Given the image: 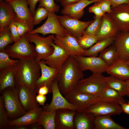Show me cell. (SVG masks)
Instances as JSON below:
<instances>
[{"mask_svg":"<svg viewBox=\"0 0 129 129\" xmlns=\"http://www.w3.org/2000/svg\"><path fill=\"white\" fill-rule=\"evenodd\" d=\"M51 45L54 49L53 53L41 60L49 66L60 69L70 55L63 49L54 43Z\"/></svg>","mask_w":129,"mask_h":129,"instance_id":"obj_18","label":"cell"},{"mask_svg":"<svg viewBox=\"0 0 129 129\" xmlns=\"http://www.w3.org/2000/svg\"><path fill=\"white\" fill-rule=\"evenodd\" d=\"M38 62L41 68V75L36 82L35 88L38 90L46 85L48 88L49 93L52 92V84L56 78L59 69L49 66L42 60Z\"/></svg>","mask_w":129,"mask_h":129,"instance_id":"obj_17","label":"cell"},{"mask_svg":"<svg viewBox=\"0 0 129 129\" xmlns=\"http://www.w3.org/2000/svg\"><path fill=\"white\" fill-rule=\"evenodd\" d=\"M109 14L119 32H129V4L112 8Z\"/></svg>","mask_w":129,"mask_h":129,"instance_id":"obj_15","label":"cell"},{"mask_svg":"<svg viewBox=\"0 0 129 129\" xmlns=\"http://www.w3.org/2000/svg\"><path fill=\"white\" fill-rule=\"evenodd\" d=\"M128 103L129 104V101L128 102Z\"/></svg>","mask_w":129,"mask_h":129,"instance_id":"obj_56","label":"cell"},{"mask_svg":"<svg viewBox=\"0 0 129 129\" xmlns=\"http://www.w3.org/2000/svg\"><path fill=\"white\" fill-rule=\"evenodd\" d=\"M10 120L4 105L2 96H0V129H10Z\"/></svg>","mask_w":129,"mask_h":129,"instance_id":"obj_35","label":"cell"},{"mask_svg":"<svg viewBox=\"0 0 129 129\" xmlns=\"http://www.w3.org/2000/svg\"><path fill=\"white\" fill-rule=\"evenodd\" d=\"M77 38L80 45L85 50L90 48L100 40L96 36L89 34H83Z\"/></svg>","mask_w":129,"mask_h":129,"instance_id":"obj_34","label":"cell"},{"mask_svg":"<svg viewBox=\"0 0 129 129\" xmlns=\"http://www.w3.org/2000/svg\"><path fill=\"white\" fill-rule=\"evenodd\" d=\"M97 3L105 14H110L111 12L112 5L109 1L106 0H102L97 2Z\"/></svg>","mask_w":129,"mask_h":129,"instance_id":"obj_44","label":"cell"},{"mask_svg":"<svg viewBox=\"0 0 129 129\" xmlns=\"http://www.w3.org/2000/svg\"><path fill=\"white\" fill-rule=\"evenodd\" d=\"M17 21L16 15L11 3L0 0V31L8 27L12 22Z\"/></svg>","mask_w":129,"mask_h":129,"instance_id":"obj_20","label":"cell"},{"mask_svg":"<svg viewBox=\"0 0 129 129\" xmlns=\"http://www.w3.org/2000/svg\"><path fill=\"white\" fill-rule=\"evenodd\" d=\"M2 51L13 59L35 60L37 57L35 46L29 42L25 35L12 45H8Z\"/></svg>","mask_w":129,"mask_h":129,"instance_id":"obj_3","label":"cell"},{"mask_svg":"<svg viewBox=\"0 0 129 129\" xmlns=\"http://www.w3.org/2000/svg\"><path fill=\"white\" fill-rule=\"evenodd\" d=\"M13 42L9 27L0 31V51H3L8 45Z\"/></svg>","mask_w":129,"mask_h":129,"instance_id":"obj_36","label":"cell"},{"mask_svg":"<svg viewBox=\"0 0 129 129\" xmlns=\"http://www.w3.org/2000/svg\"><path fill=\"white\" fill-rule=\"evenodd\" d=\"M61 24L69 33L77 38L83 35L88 26L93 20L82 21L67 15L58 16Z\"/></svg>","mask_w":129,"mask_h":129,"instance_id":"obj_11","label":"cell"},{"mask_svg":"<svg viewBox=\"0 0 129 129\" xmlns=\"http://www.w3.org/2000/svg\"><path fill=\"white\" fill-rule=\"evenodd\" d=\"M13 69L15 87L25 85L35 88L36 82L41 75L38 62L35 60H19Z\"/></svg>","mask_w":129,"mask_h":129,"instance_id":"obj_2","label":"cell"},{"mask_svg":"<svg viewBox=\"0 0 129 129\" xmlns=\"http://www.w3.org/2000/svg\"><path fill=\"white\" fill-rule=\"evenodd\" d=\"M56 112V111H42L40 113L37 123L42 125L44 129H55Z\"/></svg>","mask_w":129,"mask_h":129,"instance_id":"obj_32","label":"cell"},{"mask_svg":"<svg viewBox=\"0 0 129 129\" xmlns=\"http://www.w3.org/2000/svg\"><path fill=\"white\" fill-rule=\"evenodd\" d=\"M52 97L51 101L49 104H46L43 106V110L49 111L64 109L77 110L75 107L69 103L61 93L56 79L52 84Z\"/></svg>","mask_w":129,"mask_h":129,"instance_id":"obj_12","label":"cell"},{"mask_svg":"<svg viewBox=\"0 0 129 129\" xmlns=\"http://www.w3.org/2000/svg\"><path fill=\"white\" fill-rule=\"evenodd\" d=\"M47 99L46 96L38 94L36 97V101L39 105L43 106Z\"/></svg>","mask_w":129,"mask_h":129,"instance_id":"obj_47","label":"cell"},{"mask_svg":"<svg viewBox=\"0 0 129 129\" xmlns=\"http://www.w3.org/2000/svg\"><path fill=\"white\" fill-rule=\"evenodd\" d=\"M15 23L18 32L21 37L31 31L30 29L25 25L18 22H15Z\"/></svg>","mask_w":129,"mask_h":129,"instance_id":"obj_43","label":"cell"},{"mask_svg":"<svg viewBox=\"0 0 129 129\" xmlns=\"http://www.w3.org/2000/svg\"><path fill=\"white\" fill-rule=\"evenodd\" d=\"M25 35L30 43H33L35 45L36 61H41L53 53L54 49L51 44L54 43L55 36L54 34H50L45 37L40 36L38 33H27Z\"/></svg>","mask_w":129,"mask_h":129,"instance_id":"obj_6","label":"cell"},{"mask_svg":"<svg viewBox=\"0 0 129 129\" xmlns=\"http://www.w3.org/2000/svg\"><path fill=\"white\" fill-rule=\"evenodd\" d=\"M81 0H60L62 6L63 7L65 6L76 2Z\"/></svg>","mask_w":129,"mask_h":129,"instance_id":"obj_49","label":"cell"},{"mask_svg":"<svg viewBox=\"0 0 129 129\" xmlns=\"http://www.w3.org/2000/svg\"><path fill=\"white\" fill-rule=\"evenodd\" d=\"M106 72L110 75L122 80H129V65L127 61L117 59L108 66Z\"/></svg>","mask_w":129,"mask_h":129,"instance_id":"obj_23","label":"cell"},{"mask_svg":"<svg viewBox=\"0 0 129 129\" xmlns=\"http://www.w3.org/2000/svg\"><path fill=\"white\" fill-rule=\"evenodd\" d=\"M84 75L74 57L70 56L59 69L56 79L59 90L63 96L75 89Z\"/></svg>","mask_w":129,"mask_h":129,"instance_id":"obj_1","label":"cell"},{"mask_svg":"<svg viewBox=\"0 0 129 129\" xmlns=\"http://www.w3.org/2000/svg\"><path fill=\"white\" fill-rule=\"evenodd\" d=\"M88 11L90 13H93L95 16L97 17H102L105 14L101 10L97 2L94 3L93 5L90 7Z\"/></svg>","mask_w":129,"mask_h":129,"instance_id":"obj_42","label":"cell"},{"mask_svg":"<svg viewBox=\"0 0 129 129\" xmlns=\"http://www.w3.org/2000/svg\"><path fill=\"white\" fill-rule=\"evenodd\" d=\"M39 7H43L49 12H58L60 7L54 2V0H40Z\"/></svg>","mask_w":129,"mask_h":129,"instance_id":"obj_40","label":"cell"},{"mask_svg":"<svg viewBox=\"0 0 129 129\" xmlns=\"http://www.w3.org/2000/svg\"><path fill=\"white\" fill-rule=\"evenodd\" d=\"M95 129H126L115 122L110 116L95 117Z\"/></svg>","mask_w":129,"mask_h":129,"instance_id":"obj_30","label":"cell"},{"mask_svg":"<svg viewBox=\"0 0 129 129\" xmlns=\"http://www.w3.org/2000/svg\"><path fill=\"white\" fill-rule=\"evenodd\" d=\"M129 87V80L125 81Z\"/></svg>","mask_w":129,"mask_h":129,"instance_id":"obj_53","label":"cell"},{"mask_svg":"<svg viewBox=\"0 0 129 129\" xmlns=\"http://www.w3.org/2000/svg\"><path fill=\"white\" fill-rule=\"evenodd\" d=\"M94 20L88 26L83 34H89L96 36L101 24L102 17H94Z\"/></svg>","mask_w":129,"mask_h":129,"instance_id":"obj_38","label":"cell"},{"mask_svg":"<svg viewBox=\"0 0 129 129\" xmlns=\"http://www.w3.org/2000/svg\"><path fill=\"white\" fill-rule=\"evenodd\" d=\"M13 68L12 67L0 70V93L7 88L15 87Z\"/></svg>","mask_w":129,"mask_h":129,"instance_id":"obj_28","label":"cell"},{"mask_svg":"<svg viewBox=\"0 0 129 129\" xmlns=\"http://www.w3.org/2000/svg\"><path fill=\"white\" fill-rule=\"evenodd\" d=\"M109 1L112 5L111 7H115L119 5L125 4H129V0H102Z\"/></svg>","mask_w":129,"mask_h":129,"instance_id":"obj_46","label":"cell"},{"mask_svg":"<svg viewBox=\"0 0 129 129\" xmlns=\"http://www.w3.org/2000/svg\"><path fill=\"white\" fill-rule=\"evenodd\" d=\"M11 4L17 16L18 22L28 27L31 31L33 29V16L28 7L27 0H4Z\"/></svg>","mask_w":129,"mask_h":129,"instance_id":"obj_16","label":"cell"},{"mask_svg":"<svg viewBox=\"0 0 129 129\" xmlns=\"http://www.w3.org/2000/svg\"><path fill=\"white\" fill-rule=\"evenodd\" d=\"M115 37L100 39L90 48L86 50L84 56H97L99 54L113 43Z\"/></svg>","mask_w":129,"mask_h":129,"instance_id":"obj_31","label":"cell"},{"mask_svg":"<svg viewBox=\"0 0 129 129\" xmlns=\"http://www.w3.org/2000/svg\"><path fill=\"white\" fill-rule=\"evenodd\" d=\"M99 56L109 66L111 65L118 59L117 51L114 44L100 53Z\"/></svg>","mask_w":129,"mask_h":129,"instance_id":"obj_33","label":"cell"},{"mask_svg":"<svg viewBox=\"0 0 129 129\" xmlns=\"http://www.w3.org/2000/svg\"><path fill=\"white\" fill-rule=\"evenodd\" d=\"M121 107L123 112L129 115V104L126 102H121L119 104Z\"/></svg>","mask_w":129,"mask_h":129,"instance_id":"obj_50","label":"cell"},{"mask_svg":"<svg viewBox=\"0 0 129 129\" xmlns=\"http://www.w3.org/2000/svg\"><path fill=\"white\" fill-rule=\"evenodd\" d=\"M16 87L20 103L26 113L39 107L36 100L38 90L25 85Z\"/></svg>","mask_w":129,"mask_h":129,"instance_id":"obj_14","label":"cell"},{"mask_svg":"<svg viewBox=\"0 0 129 129\" xmlns=\"http://www.w3.org/2000/svg\"><path fill=\"white\" fill-rule=\"evenodd\" d=\"M64 97L75 107L77 112L85 111L90 105L98 101L97 97L81 92L75 89L70 91Z\"/></svg>","mask_w":129,"mask_h":129,"instance_id":"obj_10","label":"cell"},{"mask_svg":"<svg viewBox=\"0 0 129 129\" xmlns=\"http://www.w3.org/2000/svg\"><path fill=\"white\" fill-rule=\"evenodd\" d=\"M9 28L10 34L14 43L17 42L21 38L18 32L15 22L13 21L9 25Z\"/></svg>","mask_w":129,"mask_h":129,"instance_id":"obj_41","label":"cell"},{"mask_svg":"<svg viewBox=\"0 0 129 129\" xmlns=\"http://www.w3.org/2000/svg\"><path fill=\"white\" fill-rule=\"evenodd\" d=\"M28 129H43V127L41 125L38 124L37 123H32L28 125Z\"/></svg>","mask_w":129,"mask_h":129,"instance_id":"obj_51","label":"cell"},{"mask_svg":"<svg viewBox=\"0 0 129 129\" xmlns=\"http://www.w3.org/2000/svg\"><path fill=\"white\" fill-rule=\"evenodd\" d=\"M19 60L11 59L9 55L4 51H0V70L14 67Z\"/></svg>","mask_w":129,"mask_h":129,"instance_id":"obj_37","label":"cell"},{"mask_svg":"<svg viewBox=\"0 0 129 129\" xmlns=\"http://www.w3.org/2000/svg\"><path fill=\"white\" fill-rule=\"evenodd\" d=\"M108 86L118 92L122 96H129V87L125 81L110 75L105 76Z\"/></svg>","mask_w":129,"mask_h":129,"instance_id":"obj_27","label":"cell"},{"mask_svg":"<svg viewBox=\"0 0 129 129\" xmlns=\"http://www.w3.org/2000/svg\"><path fill=\"white\" fill-rule=\"evenodd\" d=\"M119 32L109 14L106 13L102 17L100 27L96 36L100 39L115 37Z\"/></svg>","mask_w":129,"mask_h":129,"instance_id":"obj_22","label":"cell"},{"mask_svg":"<svg viewBox=\"0 0 129 129\" xmlns=\"http://www.w3.org/2000/svg\"><path fill=\"white\" fill-rule=\"evenodd\" d=\"M81 70H89L92 73L106 72L108 65L99 56H77L74 57Z\"/></svg>","mask_w":129,"mask_h":129,"instance_id":"obj_9","label":"cell"},{"mask_svg":"<svg viewBox=\"0 0 129 129\" xmlns=\"http://www.w3.org/2000/svg\"><path fill=\"white\" fill-rule=\"evenodd\" d=\"M28 5L30 11L33 16L36 11V6L37 3L40 0H27Z\"/></svg>","mask_w":129,"mask_h":129,"instance_id":"obj_45","label":"cell"},{"mask_svg":"<svg viewBox=\"0 0 129 129\" xmlns=\"http://www.w3.org/2000/svg\"></svg>","mask_w":129,"mask_h":129,"instance_id":"obj_57","label":"cell"},{"mask_svg":"<svg viewBox=\"0 0 129 129\" xmlns=\"http://www.w3.org/2000/svg\"><path fill=\"white\" fill-rule=\"evenodd\" d=\"M113 44L118 53V59L127 61L129 59V32H119Z\"/></svg>","mask_w":129,"mask_h":129,"instance_id":"obj_21","label":"cell"},{"mask_svg":"<svg viewBox=\"0 0 129 129\" xmlns=\"http://www.w3.org/2000/svg\"><path fill=\"white\" fill-rule=\"evenodd\" d=\"M102 0H81L75 3L63 7L61 11L63 15H67L79 19L84 13V9L93 3L98 2Z\"/></svg>","mask_w":129,"mask_h":129,"instance_id":"obj_24","label":"cell"},{"mask_svg":"<svg viewBox=\"0 0 129 129\" xmlns=\"http://www.w3.org/2000/svg\"><path fill=\"white\" fill-rule=\"evenodd\" d=\"M95 116L86 111L77 112L74 118L75 129H95Z\"/></svg>","mask_w":129,"mask_h":129,"instance_id":"obj_25","label":"cell"},{"mask_svg":"<svg viewBox=\"0 0 129 129\" xmlns=\"http://www.w3.org/2000/svg\"><path fill=\"white\" fill-rule=\"evenodd\" d=\"M42 108L39 107L30 111L21 117L15 119L10 120V125H28L37 122Z\"/></svg>","mask_w":129,"mask_h":129,"instance_id":"obj_26","label":"cell"},{"mask_svg":"<svg viewBox=\"0 0 129 129\" xmlns=\"http://www.w3.org/2000/svg\"><path fill=\"white\" fill-rule=\"evenodd\" d=\"M76 110L64 109L56 111L55 129H75L74 119Z\"/></svg>","mask_w":129,"mask_h":129,"instance_id":"obj_19","label":"cell"},{"mask_svg":"<svg viewBox=\"0 0 129 129\" xmlns=\"http://www.w3.org/2000/svg\"><path fill=\"white\" fill-rule=\"evenodd\" d=\"M86 112L95 117L118 115L123 112L120 105L116 103L98 101L88 107Z\"/></svg>","mask_w":129,"mask_h":129,"instance_id":"obj_13","label":"cell"},{"mask_svg":"<svg viewBox=\"0 0 129 129\" xmlns=\"http://www.w3.org/2000/svg\"><path fill=\"white\" fill-rule=\"evenodd\" d=\"M0 93L10 120L17 119L26 113L20 103L16 87L7 88Z\"/></svg>","mask_w":129,"mask_h":129,"instance_id":"obj_4","label":"cell"},{"mask_svg":"<svg viewBox=\"0 0 129 129\" xmlns=\"http://www.w3.org/2000/svg\"><path fill=\"white\" fill-rule=\"evenodd\" d=\"M37 93L38 94L45 95L49 93L48 88L45 85L39 88Z\"/></svg>","mask_w":129,"mask_h":129,"instance_id":"obj_48","label":"cell"},{"mask_svg":"<svg viewBox=\"0 0 129 129\" xmlns=\"http://www.w3.org/2000/svg\"><path fill=\"white\" fill-rule=\"evenodd\" d=\"M49 12L43 7H38L36 10L35 14L33 16V26L39 24L42 21L47 17Z\"/></svg>","mask_w":129,"mask_h":129,"instance_id":"obj_39","label":"cell"},{"mask_svg":"<svg viewBox=\"0 0 129 129\" xmlns=\"http://www.w3.org/2000/svg\"><path fill=\"white\" fill-rule=\"evenodd\" d=\"M129 65V59L127 61Z\"/></svg>","mask_w":129,"mask_h":129,"instance_id":"obj_54","label":"cell"},{"mask_svg":"<svg viewBox=\"0 0 129 129\" xmlns=\"http://www.w3.org/2000/svg\"><path fill=\"white\" fill-rule=\"evenodd\" d=\"M107 86L105 76L102 74L92 73L89 77L80 80L75 89L97 98Z\"/></svg>","mask_w":129,"mask_h":129,"instance_id":"obj_5","label":"cell"},{"mask_svg":"<svg viewBox=\"0 0 129 129\" xmlns=\"http://www.w3.org/2000/svg\"><path fill=\"white\" fill-rule=\"evenodd\" d=\"M122 96L118 92L107 86L97 97L98 101L114 103L119 104L126 102Z\"/></svg>","mask_w":129,"mask_h":129,"instance_id":"obj_29","label":"cell"},{"mask_svg":"<svg viewBox=\"0 0 129 129\" xmlns=\"http://www.w3.org/2000/svg\"><path fill=\"white\" fill-rule=\"evenodd\" d=\"M60 0H56V1L57 2H58Z\"/></svg>","mask_w":129,"mask_h":129,"instance_id":"obj_55","label":"cell"},{"mask_svg":"<svg viewBox=\"0 0 129 129\" xmlns=\"http://www.w3.org/2000/svg\"><path fill=\"white\" fill-rule=\"evenodd\" d=\"M68 33L60 23L58 16L55 12H49L47 19L43 24L27 33H40L43 36L48 34L64 36Z\"/></svg>","mask_w":129,"mask_h":129,"instance_id":"obj_7","label":"cell"},{"mask_svg":"<svg viewBox=\"0 0 129 129\" xmlns=\"http://www.w3.org/2000/svg\"><path fill=\"white\" fill-rule=\"evenodd\" d=\"M54 43L74 57L84 56L86 50L80 45L77 38L68 32L64 36L55 35Z\"/></svg>","mask_w":129,"mask_h":129,"instance_id":"obj_8","label":"cell"},{"mask_svg":"<svg viewBox=\"0 0 129 129\" xmlns=\"http://www.w3.org/2000/svg\"><path fill=\"white\" fill-rule=\"evenodd\" d=\"M10 129H28V126L25 125H11Z\"/></svg>","mask_w":129,"mask_h":129,"instance_id":"obj_52","label":"cell"}]
</instances>
